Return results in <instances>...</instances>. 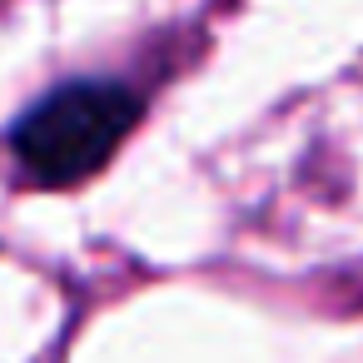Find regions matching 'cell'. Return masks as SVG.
Here are the masks:
<instances>
[{
    "instance_id": "6da1fadb",
    "label": "cell",
    "mask_w": 363,
    "mask_h": 363,
    "mask_svg": "<svg viewBox=\"0 0 363 363\" xmlns=\"http://www.w3.org/2000/svg\"><path fill=\"white\" fill-rule=\"evenodd\" d=\"M140 115L145 100L125 80H65L21 110V120L11 125V150L35 184L65 189L100 174L140 125Z\"/></svg>"
}]
</instances>
